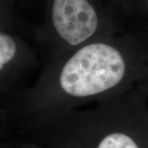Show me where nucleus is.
<instances>
[{
	"instance_id": "f257e3e1",
	"label": "nucleus",
	"mask_w": 148,
	"mask_h": 148,
	"mask_svg": "<svg viewBox=\"0 0 148 148\" xmlns=\"http://www.w3.org/2000/svg\"><path fill=\"white\" fill-rule=\"evenodd\" d=\"M44 64L12 107L53 114L71 103L110 92L123 81L126 62L116 47L92 40Z\"/></svg>"
},
{
	"instance_id": "f03ea898",
	"label": "nucleus",
	"mask_w": 148,
	"mask_h": 148,
	"mask_svg": "<svg viewBox=\"0 0 148 148\" xmlns=\"http://www.w3.org/2000/svg\"><path fill=\"white\" fill-rule=\"evenodd\" d=\"M32 41L42 66L93 40L101 19L92 0H44Z\"/></svg>"
},
{
	"instance_id": "7ed1b4c3",
	"label": "nucleus",
	"mask_w": 148,
	"mask_h": 148,
	"mask_svg": "<svg viewBox=\"0 0 148 148\" xmlns=\"http://www.w3.org/2000/svg\"><path fill=\"white\" fill-rule=\"evenodd\" d=\"M42 67L30 37L0 29V105H11Z\"/></svg>"
},
{
	"instance_id": "20e7f679",
	"label": "nucleus",
	"mask_w": 148,
	"mask_h": 148,
	"mask_svg": "<svg viewBox=\"0 0 148 148\" xmlns=\"http://www.w3.org/2000/svg\"><path fill=\"white\" fill-rule=\"evenodd\" d=\"M91 148H143V145L132 132L114 128L97 136Z\"/></svg>"
},
{
	"instance_id": "39448f33",
	"label": "nucleus",
	"mask_w": 148,
	"mask_h": 148,
	"mask_svg": "<svg viewBox=\"0 0 148 148\" xmlns=\"http://www.w3.org/2000/svg\"><path fill=\"white\" fill-rule=\"evenodd\" d=\"M0 29L19 32L29 37L32 36L16 0H0Z\"/></svg>"
},
{
	"instance_id": "423d86ee",
	"label": "nucleus",
	"mask_w": 148,
	"mask_h": 148,
	"mask_svg": "<svg viewBox=\"0 0 148 148\" xmlns=\"http://www.w3.org/2000/svg\"><path fill=\"white\" fill-rule=\"evenodd\" d=\"M43 1L44 0H16L20 10H22V8H33L38 5H41L42 7Z\"/></svg>"
}]
</instances>
